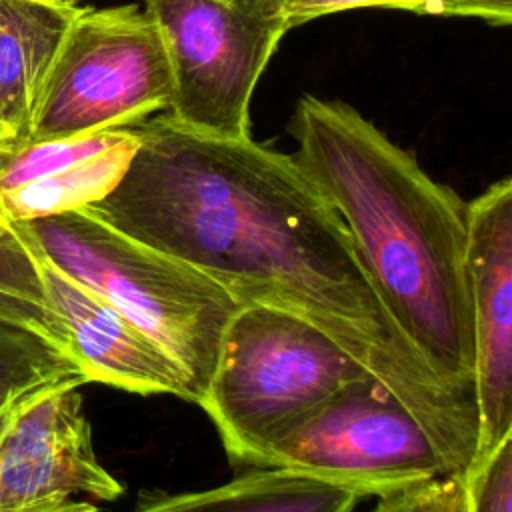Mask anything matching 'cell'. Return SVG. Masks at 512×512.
<instances>
[{
  "label": "cell",
  "instance_id": "cell-7",
  "mask_svg": "<svg viewBox=\"0 0 512 512\" xmlns=\"http://www.w3.org/2000/svg\"><path fill=\"white\" fill-rule=\"evenodd\" d=\"M260 468H290L364 496H388L450 476L424 424L376 376L346 384L276 444Z\"/></svg>",
  "mask_w": 512,
  "mask_h": 512
},
{
  "label": "cell",
  "instance_id": "cell-16",
  "mask_svg": "<svg viewBox=\"0 0 512 512\" xmlns=\"http://www.w3.org/2000/svg\"><path fill=\"white\" fill-rule=\"evenodd\" d=\"M290 28L356 8H394L422 16L478 18L492 26L512 22V0H280Z\"/></svg>",
  "mask_w": 512,
  "mask_h": 512
},
{
  "label": "cell",
  "instance_id": "cell-10",
  "mask_svg": "<svg viewBox=\"0 0 512 512\" xmlns=\"http://www.w3.org/2000/svg\"><path fill=\"white\" fill-rule=\"evenodd\" d=\"M38 268L62 348L78 366L84 382L194 402L186 370L156 340L102 296L46 260L38 258Z\"/></svg>",
  "mask_w": 512,
  "mask_h": 512
},
{
  "label": "cell",
  "instance_id": "cell-20",
  "mask_svg": "<svg viewBox=\"0 0 512 512\" xmlns=\"http://www.w3.org/2000/svg\"><path fill=\"white\" fill-rule=\"evenodd\" d=\"M18 398V396H16ZM12 402V400H10ZM10 402L0 406V436H2V430H4V424H6V418H8V408H10Z\"/></svg>",
  "mask_w": 512,
  "mask_h": 512
},
{
  "label": "cell",
  "instance_id": "cell-6",
  "mask_svg": "<svg viewBox=\"0 0 512 512\" xmlns=\"http://www.w3.org/2000/svg\"><path fill=\"white\" fill-rule=\"evenodd\" d=\"M172 96L162 36L136 4L80 8L46 78L30 138L128 128Z\"/></svg>",
  "mask_w": 512,
  "mask_h": 512
},
{
  "label": "cell",
  "instance_id": "cell-9",
  "mask_svg": "<svg viewBox=\"0 0 512 512\" xmlns=\"http://www.w3.org/2000/svg\"><path fill=\"white\" fill-rule=\"evenodd\" d=\"M466 264L478 412L474 466L512 436V178L466 204Z\"/></svg>",
  "mask_w": 512,
  "mask_h": 512
},
{
  "label": "cell",
  "instance_id": "cell-5",
  "mask_svg": "<svg viewBox=\"0 0 512 512\" xmlns=\"http://www.w3.org/2000/svg\"><path fill=\"white\" fill-rule=\"evenodd\" d=\"M170 66L166 114L180 126L240 138L250 102L282 36L292 30L280 0H144Z\"/></svg>",
  "mask_w": 512,
  "mask_h": 512
},
{
  "label": "cell",
  "instance_id": "cell-15",
  "mask_svg": "<svg viewBox=\"0 0 512 512\" xmlns=\"http://www.w3.org/2000/svg\"><path fill=\"white\" fill-rule=\"evenodd\" d=\"M66 378L82 374L62 348L32 330L0 322V406L32 388Z\"/></svg>",
  "mask_w": 512,
  "mask_h": 512
},
{
  "label": "cell",
  "instance_id": "cell-19",
  "mask_svg": "<svg viewBox=\"0 0 512 512\" xmlns=\"http://www.w3.org/2000/svg\"><path fill=\"white\" fill-rule=\"evenodd\" d=\"M10 140H12V134H10V128H8V124H6L4 116H2V110H0V146L4 142H10Z\"/></svg>",
  "mask_w": 512,
  "mask_h": 512
},
{
  "label": "cell",
  "instance_id": "cell-1",
  "mask_svg": "<svg viewBox=\"0 0 512 512\" xmlns=\"http://www.w3.org/2000/svg\"><path fill=\"white\" fill-rule=\"evenodd\" d=\"M132 128L130 166L86 210L210 276L242 306L278 308L326 332L424 424L450 476L464 478L476 406L450 394L404 340L340 214L294 154L250 134H200L166 112Z\"/></svg>",
  "mask_w": 512,
  "mask_h": 512
},
{
  "label": "cell",
  "instance_id": "cell-4",
  "mask_svg": "<svg viewBox=\"0 0 512 512\" xmlns=\"http://www.w3.org/2000/svg\"><path fill=\"white\" fill-rule=\"evenodd\" d=\"M370 374L336 340L290 312L246 304L224 328L198 406L234 464L264 456L346 384Z\"/></svg>",
  "mask_w": 512,
  "mask_h": 512
},
{
  "label": "cell",
  "instance_id": "cell-17",
  "mask_svg": "<svg viewBox=\"0 0 512 512\" xmlns=\"http://www.w3.org/2000/svg\"><path fill=\"white\" fill-rule=\"evenodd\" d=\"M464 486V512H512V436L468 470Z\"/></svg>",
  "mask_w": 512,
  "mask_h": 512
},
{
  "label": "cell",
  "instance_id": "cell-14",
  "mask_svg": "<svg viewBox=\"0 0 512 512\" xmlns=\"http://www.w3.org/2000/svg\"><path fill=\"white\" fill-rule=\"evenodd\" d=\"M0 322L32 330L62 348L60 330L46 302L38 258L0 212ZM64 350V348H62ZM70 358V356H68Z\"/></svg>",
  "mask_w": 512,
  "mask_h": 512
},
{
  "label": "cell",
  "instance_id": "cell-12",
  "mask_svg": "<svg viewBox=\"0 0 512 512\" xmlns=\"http://www.w3.org/2000/svg\"><path fill=\"white\" fill-rule=\"evenodd\" d=\"M78 12L76 4L0 0V110L10 142L30 138L46 78Z\"/></svg>",
  "mask_w": 512,
  "mask_h": 512
},
{
  "label": "cell",
  "instance_id": "cell-13",
  "mask_svg": "<svg viewBox=\"0 0 512 512\" xmlns=\"http://www.w3.org/2000/svg\"><path fill=\"white\" fill-rule=\"evenodd\" d=\"M360 498L342 484L306 472L256 468L216 488L158 496L132 512H354Z\"/></svg>",
  "mask_w": 512,
  "mask_h": 512
},
{
  "label": "cell",
  "instance_id": "cell-8",
  "mask_svg": "<svg viewBox=\"0 0 512 512\" xmlns=\"http://www.w3.org/2000/svg\"><path fill=\"white\" fill-rule=\"evenodd\" d=\"M82 384L66 378L10 402L0 436V512H98L94 500L122 494L96 458Z\"/></svg>",
  "mask_w": 512,
  "mask_h": 512
},
{
  "label": "cell",
  "instance_id": "cell-2",
  "mask_svg": "<svg viewBox=\"0 0 512 512\" xmlns=\"http://www.w3.org/2000/svg\"><path fill=\"white\" fill-rule=\"evenodd\" d=\"M286 128L394 326L450 394L476 406L466 202L342 100L304 94Z\"/></svg>",
  "mask_w": 512,
  "mask_h": 512
},
{
  "label": "cell",
  "instance_id": "cell-11",
  "mask_svg": "<svg viewBox=\"0 0 512 512\" xmlns=\"http://www.w3.org/2000/svg\"><path fill=\"white\" fill-rule=\"evenodd\" d=\"M138 148L132 126L0 146V212L26 222L102 200Z\"/></svg>",
  "mask_w": 512,
  "mask_h": 512
},
{
  "label": "cell",
  "instance_id": "cell-21",
  "mask_svg": "<svg viewBox=\"0 0 512 512\" xmlns=\"http://www.w3.org/2000/svg\"><path fill=\"white\" fill-rule=\"evenodd\" d=\"M48 2H58V4H76V0H48Z\"/></svg>",
  "mask_w": 512,
  "mask_h": 512
},
{
  "label": "cell",
  "instance_id": "cell-3",
  "mask_svg": "<svg viewBox=\"0 0 512 512\" xmlns=\"http://www.w3.org/2000/svg\"><path fill=\"white\" fill-rule=\"evenodd\" d=\"M30 250L96 292L188 374L194 404L212 376L226 324L242 306L200 270L116 230L86 208L14 222Z\"/></svg>",
  "mask_w": 512,
  "mask_h": 512
},
{
  "label": "cell",
  "instance_id": "cell-18",
  "mask_svg": "<svg viewBox=\"0 0 512 512\" xmlns=\"http://www.w3.org/2000/svg\"><path fill=\"white\" fill-rule=\"evenodd\" d=\"M464 508V478L440 476L424 484L380 496L372 512H464Z\"/></svg>",
  "mask_w": 512,
  "mask_h": 512
}]
</instances>
